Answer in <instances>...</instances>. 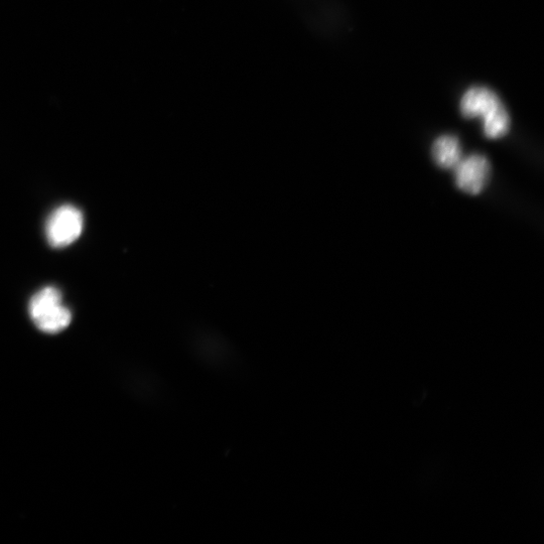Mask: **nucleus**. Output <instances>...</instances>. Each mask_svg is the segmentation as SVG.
Returning <instances> with one entry per match:
<instances>
[{"mask_svg":"<svg viewBox=\"0 0 544 544\" xmlns=\"http://www.w3.org/2000/svg\"><path fill=\"white\" fill-rule=\"evenodd\" d=\"M509 128L510 117L503 104L483 118V131L490 140L503 138Z\"/></svg>","mask_w":544,"mask_h":544,"instance_id":"nucleus-6","label":"nucleus"},{"mask_svg":"<svg viewBox=\"0 0 544 544\" xmlns=\"http://www.w3.org/2000/svg\"><path fill=\"white\" fill-rule=\"evenodd\" d=\"M434 162L444 170H453L463 159L460 141L455 135H442L433 145Z\"/></svg>","mask_w":544,"mask_h":544,"instance_id":"nucleus-5","label":"nucleus"},{"mask_svg":"<svg viewBox=\"0 0 544 544\" xmlns=\"http://www.w3.org/2000/svg\"><path fill=\"white\" fill-rule=\"evenodd\" d=\"M502 105L495 92L486 87H473L463 96L460 109L464 117L482 119Z\"/></svg>","mask_w":544,"mask_h":544,"instance_id":"nucleus-4","label":"nucleus"},{"mask_svg":"<svg viewBox=\"0 0 544 544\" xmlns=\"http://www.w3.org/2000/svg\"><path fill=\"white\" fill-rule=\"evenodd\" d=\"M84 218L82 212L64 205L56 209L46 224V236L52 247L63 248L74 243L82 234Z\"/></svg>","mask_w":544,"mask_h":544,"instance_id":"nucleus-2","label":"nucleus"},{"mask_svg":"<svg viewBox=\"0 0 544 544\" xmlns=\"http://www.w3.org/2000/svg\"><path fill=\"white\" fill-rule=\"evenodd\" d=\"M454 172L457 187L466 194L476 196L488 185L491 166L484 156L472 155L463 158Z\"/></svg>","mask_w":544,"mask_h":544,"instance_id":"nucleus-3","label":"nucleus"},{"mask_svg":"<svg viewBox=\"0 0 544 544\" xmlns=\"http://www.w3.org/2000/svg\"><path fill=\"white\" fill-rule=\"evenodd\" d=\"M29 313L36 327L46 334H58L72 321L70 310L63 305L61 292L54 287L41 290L31 299Z\"/></svg>","mask_w":544,"mask_h":544,"instance_id":"nucleus-1","label":"nucleus"}]
</instances>
